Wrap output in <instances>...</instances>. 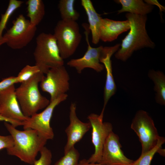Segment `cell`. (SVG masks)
Segmentation results:
<instances>
[{
  "instance_id": "52a82bcc",
  "label": "cell",
  "mask_w": 165,
  "mask_h": 165,
  "mask_svg": "<svg viewBox=\"0 0 165 165\" xmlns=\"http://www.w3.org/2000/svg\"><path fill=\"white\" fill-rule=\"evenodd\" d=\"M130 127L141 143V154L148 151L156 145L160 136L153 119L147 112L138 111L132 120Z\"/></svg>"
},
{
  "instance_id": "6da1fadb",
  "label": "cell",
  "mask_w": 165,
  "mask_h": 165,
  "mask_svg": "<svg viewBox=\"0 0 165 165\" xmlns=\"http://www.w3.org/2000/svg\"><path fill=\"white\" fill-rule=\"evenodd\" d=\"M4 125L14 141L13 146L6 149L7 154L33 165L38 154L45 146L47 140L35 130H20L7 122H4Z\"/></svg>"
},
{
  "instance_id": "7a4b0ae2",
  "label": "cell",
  "mask_w": 165,
  "mask_h": 165,
  "mask_svg": "<svg viewBox=\"0 0 165 165\" xmlns=\"http://www.w3.org/2000/svg\"><path fill=\"white\" fill-rule=\"evenodd\" d=\"M125 16L130 23V30L115 54L116 59L123 61L127 60L135 51L145 48H154L155 46L146 29L147 15L128 13Z\"/></svg>"
},
{
  "instance_id": "cb8c5ba5",
  "label": "cell",
  "mask_w": 165,
  "mask_h": 165,
  "mask_svg": "<svg viewBox=\"0 0 165 165\" xmlns=\"http://www.w3.org/2000/svg\"><path fill=\"white\" fill-rule=\"evenodd\" d=\"M79 153L75 147L64 154L54 165H78Z\"/></svg>"
},
{
  "instance_id": "277c9868",
  "label": "cell",
  "mask_w": 165,
  "mask_h": 165,
  "mask_svg": "<svg viewBox=\"0 0 165 165\" xmlns=\"http://www.w3.org/2000/svg\"><path fill=\"white\" fill-rule=\"evenodd\" d=\"M33 54L35 65L44 74L51 68L64 65V60L53 34L42 32L38 35Z\"/></svg>"
},
{
  "instance_id": "4316f807",
  "label": "cell",
  "mask_w": 165,
  "mask_h": 165,
  "mask_svg": "<svg viewBox=\"0 0 165 165\" xmlns=\"http://www.w3.org/2000/svg\"><path fill=\"white\" fill-rule=\"evenodd\" d=\"M16 83V76H11L3 79L0 82V94Z\"/></svg>"
},
{
  "instance_id": "e0dca14e",
  "label": "cell",
  "mask_w": 165,
  "mask_h": 165,
  "mask_svg": "<svg viewBox=\"0 0 165 165\" xmlns=\"http://www.w3.org/2000/svg\"><path fill=\"white\" fill-rule=\"evenodd\" d=\"M81 4L88 18L89 28L92 35V42L94 44H97L100 40V30L102 18L97 12L90 0H82Z\"/></svg>"
},
{
  "instance_id": "5bb4252c",
  "label": "cell",
  "mask_w": 165,
  "mask_h": 165,
  "mask_svg": "<svg viewBox=\"0 0 165 165\" xmlns=\"http://www.w3.org/2000/svg\"><path fill=\"white\" fill-rule=\"evenodd\" d=\"M76 104L72 103L70 107V123L65 130L67 141L64 148V154L75 147V144L82 139L91 127L89 122H83L79 119L76 115Z\"/></svg>"
},
{
  "instance_id": "7402d4cb",
  "label": "cell",
  "mask_w": 165,
  "mask_h": 165,
  "mask_svg": "<svg viewBox=\"0 0 165 165\" xmlns=\"http://www.w3.org/2000/svg\"><path fill=\"white\" fill-rule=\"evenodd\" d=\"M165 141V138L160 136L156 145L148 151L141 154L137 160L134 161L132 165H150L155 153H159L161 155L163 153V149L161 148Z\"/></svg>"
},
{
  "instance_id": "8992f818",
  "label": "cell",
  "mask_w": 165,
  "mask_h": 165,
  "mask_svg": "<svg viewBox=\"0 0 165 165\" xmlns=\"http://www.w3.org/2000/svg\"><path fill=\"white\" fill-rule=\"evenodd\" d=\"M36 30V26L32 25L29 20L20 14L13 20L12 26L3 35L0 40V46L6 43L13 49H21L31 41Z\"/></svg>"
},
{
  "instance_id": "83f0119b",
  "label": "cell",
  "mask_w": 165,
  "mask_h": 165,
  "mask_svg": "<svg viewBox=\"0 0 165 165\" xmlns=\"http://www.w3.org/2000/svg\"><path fill=\"white\" fill-rule=\"evenodd\" d=\"M14 141L11 135L6 136L0 135V150L4 148L6 149L12 147Z\"/></svg>"
},
{
  "instance_id": "ba28073f",
  "label": "cell",
  "mask_w": 165,
  "mask_h": 165,
  "mask_svg": "<svg viewBox=\"0 0 165 165\" xmlns=\"http://www.w3.org/2000/svg\"><path fill=\"white\" fill-rule=\"evenodd\" d=\"M68 97V94H65L50 101L49 105L42 112L29 117L24 123V130H35L47 140L53 139L54 134L50 122L54 110L60 103L66 100Z\"/></svg>"
},
{
  "instance_id": "603a6c76",
  "label": "cell",
  "mask_w": 165,
  "mask_h": 165,
  "mask_svg": "<svg viewBox=\"0 0 165 165\" xmlns=\"http://www.w3.org/2000/svg\"><path fill=\"white\" fill-rule=\"evenodd\" d=\"M24 2L17 0H10L7 8L4 13L2 14L0 20V40L2 38L3 31L6 28L7 24L14 12L20 7Z\"/></svg>"
},
{
  "instance_id": "9a60e30c",
  "label": "cell",
  "mask_w": 165,
  "mask_h": 165,
  "mask_svg": "<svg viewBox=\"0 0 165 165\" xmlns=\"http://www.w3.org/2000/svg\"><path fill=\"white\" fill-rule=\"evenodd\" d=\"M127 20L116 21L102 18L100 30V39L104 42H111L117 39L119 35L130 29Z\"/></svg>"
},
{
  "instance_id": "f546056e",
  "label": "cell",
  "mask_w": 165,
  "mask_h": 165,
  "mask_svg": "<svg viewBox=\"0 0 165 165\" xmlns=\"http://www.w3.org/2000/svg\"><path fill=\"white\" fill-rule=\"evenodd\" d=\"M0 121H4L5 122H7L9 123L13 126L15 127L14 123L10 120L5 118L0 114Z\"/></svg>"
},
{
  "instance_id": "2e32d148",
  "label": "cell",
  "mask_w": 165,
  "mask_h": 165,
  "mask_svg": "<svg viewBox=\"0 0 165 165\" xmlns=\"http://www.w3.org/2000/svg\"><path fill=\"white\" fill-rule=\"evenodd\" d=\"M118 50L117 48L114 46L106 56L101 58V63H103L106 70V79L104 90V103L102 110L104 111L106 105L111 97L116 93V87L112 72L111 58L112 55Z\"/></svg>"
},
{
  "instance_id": "44dd1931",
  "label": "cell",
  "mask_w": 165,
  "mask_h": 165,
  "mask_svg": "<svg viewBox=\"0 0 165 165\" xmlns=\"http://www.w3.org/2000/svg\"><path fill=\"white\" fill-rule=\"evenodd\" d=\"M74 0H61L58 8L61 18L63 20L76 21L80 17L79 13L74 7Z\"/></svg>"
},
{
  "instance_id": "30bf717a",
  "label": "cell",
  "mask_w": 165,
  "mask_h": 165,
  "mask_svg": "<svg viewBox=\"0 0 165 165\" xmlns=\"http://www.w3.org/2000/svg\"><path fill=\"white\" fill-rule=\"evenodd\" d=\"M40 82V86L44 92L49 94L50 101L66 94L69 89L70 77L64 66L49 69Z\"/></svg>"
},
{
  "instance_id": "ffe728a7",
  "label": "cell",
  "mask_w": 165,
  "mask_h": 165,
  "mask_svg": "<svg viewBox=\"0 0 165 165\" xmlns=\"http://www.w3.org/2000/svg\"><path fill=\"white\" fill-rule=\"evenodd\" d=\"M148 75L154 84V90L156 92L155 100L161 105H165V76L159 70H150Z\"/></svg>"
},
{
  "instance_id": "4fadbf2b",
  "label": "cell",
  "mask_w": 165,
  "mask_h": 165,
  "mask_svg": "<svg viewBox=\"0 0 165 165\" xmlns=\"http://www.w3.org/2000/svg\"><path fill=\"white\" fill-rule=\"evenodd\" d=\"M122 147L119 136L112 131L104 144L99 163L102 165H132L134 161L124 155Z\"/></svg>"
},
{
  "instance_id": "9c48e42d",
  "label": "cell",
  "mask_w": 165,
  "mask_h": 165,
  "mask_svg": "<svg viewBox=\"0 0 165 165\" xmlns=\"http://www.w3.org/2000/svg\"><path fill=\"white\" fill-rule=\"evenodd\" d=\"M104 113L101 112L100 115L91 113L87 117L91 125V141L94 147V153L87 160L89 163H99L104 144L112 131V124L109 122H103Z\"/></svg>"
},
{
  "instance_id": "7c38bea8",
  "label": "cell",
  "mask_w": 165,
  "mask_h": 165,
  "mask_svg": "<svg viewBox=\"0 0 165 165\" xmlns=\"http://www.w3.org/2000/svg\"><path fill=\"white\" fill-rule=\"evenodd\" d=\"M13 85L0 94V114L11 121L16 127L23 126L29 117L23 114L15 93Z\"/></svg>"
},
{
  "instance_id": "ac0fdd59",
  "label": "cell",
  "mask_w": 165,
  "mask_h": 165,
  "mask_svg": "<svg viewBox=\"0 0 165 165\" xmlns=\"http://www.w3.org/2000/svg\"><path fill=\"white\" fill-rule=\"evenodd\" d=\"M115 2L122 5L121 8L118 11V14L127 12L141 15H147L151 12L154 7L152 5L142 0H118Z\"/></svg>"
},
{
  "instance_id": "5b68a950",
  "label": "cell",
  "mask_w": 165,
  "mask_h": 165,
  "mask_svg": "<svg viewBox=\"0 0 165 165\" xmlns=\"http://www.w3.org/2000/svg\"><path fill=\"white\" fill-rule=\"evenodd\" d=\"M63 59L68 58L75 53L82 38L79 25L76 21L61 20L57 24L53 34Z\"/></svg>"
},
{
  "instance_id": "484cf974",
  "label": "cell",
  "mask_w": 165,
  "mask_h": 165,
  "mask_svg": "<svg viewBox=\"0 0 165 165\" xmlns=\"http://www.w3.org/2000/svg\"><path fill=\"white\" fill-rule=\"evenodd\" d=\"M40 156L38 160H36L34 165H50L52 162V154L51 151L44 147L39 152Z\"/></svg>"
},
{
  "instance_id": "f1b7e54d",
  "label": "cell",
  "mask_w": 165,
  "mask_h": 165,
  "mask_svg": "<svg viewBox=\"0 0 165 165\" xmlns=\"http://www.w3.org/2000/svg\"><path fill=\"white\" fill-rule=\"evenodd\" d=\"M78 165H102L99 163H92L88 162L87 160L84 159L79 161Z\"/></svg>"
},
{
  "instance_id": "3957f363",
  "label": "cell",
  "mask_w": 165,
  "mask_h": 165,
  "mask_svg": "<svg viewBox=\"0 0 165 165\" xmlns=\"http://www.w3.org/2000/svg\"><path fill=\"white\" fill-rule=\"evenodd\" d=\"M44 76L42 73L38 72L15 89L17 100L26 117H30L46 108L50 103V101L41 94L38 88V84Z\"/></svg>"
},
{
  "instance_id": "d4e9b609",
  "label": "cell",
  "mask_w": 165,
  "mask_h": 165,
  "mask_svg": "<svg viewBox=\"0 0 165 165\" xmlns=\"http://www.w3.org/2000/svg\"><path fill=\"white\" fill-rule=\"evenodd\" d=\"M39 72H41L37 66L26 65L21 70L17 76H16L17 82L21 83L25 82L34 75Z\"/></svg>"
},
{
  "instance_id": "d6986e66",
  "label": "cell",
  "mask_w": 165,
  "mask_h": 165,
  "mask_svg": "<svg viewBox=\"0 0 165 165\" xmlns=\"http://www.w3.org/2000/svg\"><path fill=\"white\" fill-rule=\"evenodd\" d=\"M27 5V16L31 24L36 26L43 19L45 14V5L42 0H28Z\"/></svg>"
},
{
  "instance_id": "8fae6325",
  "label": "cell",
  "mask_w": 165,
  "mask_h": 165,
  "mask_svg": "<svg viewBox=\"0 0 165 165\" xmlns=\"http://www.w3.org/2000/svg\"><path fill=\"white\" fill-rule=\"evenodd\" d=\"M85 29L86 40L88 45L87 50L82 57L70 60L67 63L69 67L75 68L78 73H81L86 68H90L97 72H101L105 68L103 64L101 63V59L105 57V47L100 46L93 47L89 42L88 35L90 33L88 25L83 24Z\"/></svg>"
}]
</instances>
